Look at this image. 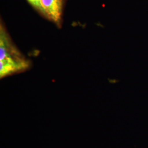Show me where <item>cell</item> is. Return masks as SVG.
I'll list each match as a JSON object with an SVG mask.
<instances>
[{
  "label": "cell",
  "instance_id": "cell-1",
  "mask_svg": "<svg viewBox=\"0 0 148 148\" xmlns=\"http://www.w3.org/2000/svg\"><path fill=\"white\" fill-rule=\"evenodd\" d=\"M30 63L11 40L5 27L0 25V77L4 78L29 68Z\"/></svg>",
  "mask_w": 148,
  "mask_h": 148
},
{
  "label": "cell",
  "instance_id": "cell-2",
  "mask_svg": "<svg viewBox=\"0 0 148 148\" xmlns=\"http://www.w3.org/2000/svg\"><path fill=\"white\" fill-rule=\"evenodd\" d=\"M65 0H41L42 15L60 27Z\"/></svg>",
  "mask_w": 148,
  "mask_h": 148
},
{
  "label": "cell",
  "instance_id": "cell-3",
  "mask_svg": "<svg viewBox=\"0 0 148 148\" xmlns=\"http://www.w3.org/2000/svg\"><path fill=\"white\" fill-rule=\"evenodd\" d=\"M28 3L32 5L34 8L42 14V7H41V0H27Z\"/></svg>",
  "mask_w": 148,
  "mask_h": 148
}]
</instances>
